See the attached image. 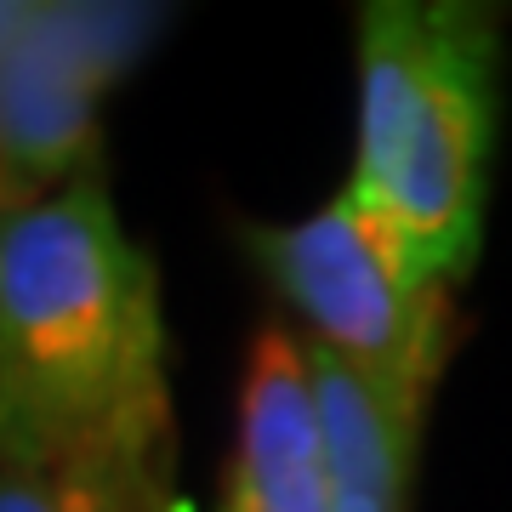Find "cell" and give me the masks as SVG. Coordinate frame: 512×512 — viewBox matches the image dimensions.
<instances>
[{
	"mask_svg": "<svg viewBox=\"0 0 512 512\" xmlns=\"http://www.w3.org/2000/svg\"><path fill=\"white\" fill-rule=\"evenodd\" d=\"M0 467L109 512H177V410L154 256L103 171L0 217Z\"/></svg>",
	"mask_w": 512,
	"mask_h": 512,
	"instance_id": "1",
	"label": "cell"
},
{
	"mask_svg": "<svg viewBox=\"0 0 512 512\" xmlns=\"http://www.w3.org/2000/svg\"><path fill=\"white\" fill-rule=\"evenodd\" d=\"M501 23L467 0L359 6V143L353 177L416 279L456 291L484 245Z\"/></svg>",
	"mask_w": 512,
	"mask_h": 512,
	"instance_id": "2",
	"label": "cell"
},
{
	"mask_svg": "<svg viewBox=\"0 0 512 512\" xmlns=\"http://www.w3.org/2000/svg\"><path fill=\"white\" fill-rule=\"evenodd\" d=\"M239 239L279 302L302 319L313 353H325L421 439L450 336L456 291L416 279L382 222L342 188L296 222H239Z\"/></svg>",
	"mask_w": 512,
	"mask_h": 512,
	"instance_id": "3",
	"label": "cell"
},
{
	"mask_svg": "<svg viewBox=\"0 0 512 512\" xmlns=\"http://www.w3.org/2000/svg\"><path fill=\"white\" fill-rule=\"evenodd\" d=\"M160 12L148 6H29L0 46V200L35 205L97 171V109L137 63Z\"/></svg>",
	"mask_w": 512,
	"mask_h": 512,
	"instance_id": "4",
	"label": "cell"
},
{
	"mask_svg": "<svg viewBox=\"0 0 512 512\" xmlns=\"http://www.w3.org/2000/svg\"><path fill=\"white\" fill-rule=\"evenodd\" d=\"M222 512H330V461L308 348H296V336L279 325L256 330L239 376Z\"/></svg>",
	"mask_w": 512,
	"mask_h": 512,
	"instance_id": "5",
	"label": "cell"
},
{
	"mask_svg": "<svg viewBox=\"0 0 512 512\" xmlns=\"http://www.w3.org/2000/svg\"><path fill=\"white\" fill-rule=\"evenodd\" d=\"M308 376L325 427L330 512H410L416 433H404L348 370L308 348Z\"/></svg>",
	"mask_w": 512,
	"mask_h": 512,
	"instance_id": "6",
	"label": "cell"
},
{
	"mask_svg": "<svg viewBox=\"0 0 512 512\" xmlns=\"http://www.w3.org/2000/svg\"><path fill=\"white\" fill-rule=\"evenodd\" d=\"M0 512H109L86 484L52 473H18V467H0Z\"/></svg>",
	"mask_w": 512,
	"mask_h": 512,
	"instance_id": "7",
	"label": "cell"
},
{
	"mask_svg": "<svg viewBox=\"0 0 512 512\" xmlns=\"http://www.w3.org/2000/svg\"><path fill=\"white\" fill-rule=\"evenodd\" d=\"M23 18H29V6H23V0H0V46L23 29Z\"/></svg>",
	"mask_w": 512,
	"mask_h": 512,
	"instance_id": "8",
	"label": "cell"
},
{
	"mask_svg": "<svg viewBox=\"0 0 512 512\" xmlns=\"http://www.w3.org/2000/svg\"><path fill=\"white\" fill-rule=\"evenodd\" d=\"M0 217H6V200H0Z\"/></svg>",
	"mask_w": 512,
	"mask_h": 512,
	"instance_id": "9",
	"label": "cell"
}]
</instances>
